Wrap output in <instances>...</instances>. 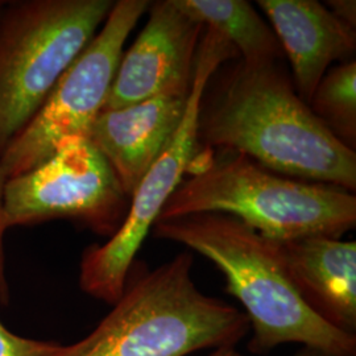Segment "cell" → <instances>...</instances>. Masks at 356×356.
Wrapping results in <instances>:
<instances>
[{"label":"cell","mask_w":356,"mask_h":356,"mask_svg":"<svg viewBox=\"0 0 356 356\" xmlns=\"http://www.w3.org/2000/svg\"><path fill=\"white\" fill-rule=\"evenodd\" d=\"M198 139L286 177L356 189L355 151L298 97L277 63L231 67L202 98Z\"/></svg>","instance_id":"6da1fadb"},{"label":"cell","mask_w":356,"mask_h":356,"mask_svg":"<svg viewBox=\"0 0 356 356\" xmlns=\"http://www.w3.org/2000/svg\"><path fill=\"white\" fill-rule=\"evenodd\" d=\"M159 239L178 243L210 260L226 279V292L242 304L252 337L248 348L266 354L285 343L330 356H356V335L316 316L296 291L275 241L242 220L204 213L157 220Z\"/></svg>","instance_id":"7a4b0ae2"},{"label":"cell","mask_w":356,"mask_h":356,"mask_svg":"<svg viewBox=\"0 0 356 356\" xmlns=\"http://www.w3.org/2000/svg\"><path fill=\"white\" fill-rule=\"evenodd\" d=\"M181 252L149 269L135 260L119 300L86 337L51 356H188L236 346L250 332L243 310L207 296Z\"/></svg>","instance_id":"3957f363"},{"label":"cell","mask_w":356,"mask_h":356,"mask_svg":"<svg viewBox=\"0 0 356 356\" xmlns=\"http://www.w3.org/2000/svg\"><path fill=\"white\" fill-rule=\"evenodd\" d=\"M157 220L218 213L234 216L264 238L342 239L356 226V197L327 184L286 177L242 153H198Z\"/></svg>","instance_id":"277c9868"},{"label":"cell","mask_w":356,"mask_h":356,"mask_svg":"<svg viewBox=\"0 0 356 356\" xmlns=\"http://www.w3.org/2000/svg\"><path fill=\"white\" fill-rule=\"evenodd\" d=\"M113 0H3L0 156L99 31Z\"/></svg>","instance_id":"5b68a950"},{"label":"cell","mask_w":356,"mask_h":356,"mask_svg":"<svg viewBox=\"0 0 356 356\" xmlns=\"http://www.w3.org/2000/svg\"><path fill=\"white\" fill-rule=\"evenodd\" d=\"M229 58H239L238 51L214 29L204 28L191 95L176 135L132 193L120 227L107 242L89 245L82 254L78 281L85 294L110 306L122 296L143 243L200 153L198 123L202 98L210 79Z\"/></svg>","instance_id":"8992f818"},{"label":"cell","mask_w":356,"mask_h":356,"mask_svg":"<svg viewBox=\"0 0 356 356\" xmlns=\"http://www.w3.org/2000/svg\"><path fill=\"white\" fill-rule=\"evenodd\" d=\"M149 6L148 0L115 1L102 28L0 156L7 178L42 164L66 138L88 136L91 124L104 110L128 36Z\"/></svg>","instance_id":"52a82bcc"},{"label":"cell","mask_w":356,"mask_h":356,"mask_svg":"<svg viewBox=\"0 0 356 356\" xmlns=\"http://www.w3.org/2000/svg\"><path fill=\"white\" fill-rule=\"evenodd\" d=\"M129 197L89 136H70L42 164L8 178L3 193L7 229L70 220L111 238L127 216Z\"/></svg>","instance_id":"ba28073f"},{"label":"cell","mask_w":356,"mask_h":356,"mask_svg":"<svg viewBox=\"0 0 356 356\" xmlns=\"http://www.w3.org/2000/svg\"><path fill=\"white\" fill-rule=\"evenodd\" d=\"M140 35L123 51L104 110L143 102L168 91H189L204 26L177 0L153 1Z\"/></svg>","instance_id":"9c48e42d"},{"label":"cell","mask_w":356,"mask_h":356,"mask_svg":"<svg viewBox=\"0 0 356 356\" xmlns=\"http://www.w3.org/2000/svg\"><path fill=\"white\" fill-rule=\"evenodd\" d=\"M191 90L168 91L126 107L103 110L91 124L90 140L113 166L129 198L176 135Z\"/></svg>","instance_id":"30bf717a"},{"label":"cell","mask_w":356,"mask_h":356,"mask_svg":"<svg viewBox=\"0 0 356 356\" xmlns=\"http://www.w3.org/2000/svg\"><path fill=\"white\" fill-rule=\"evenodd\" d=\"M256 4L289 57L294 89L309 104L331 65L353 58L355 28L344 24L316 0H259Z\"/></svg>","instance_id":"8fae6325"},{"label":"cell","mask_w":356,"mask_h":356,"mask_svg":"<svg viewBox=\"0 0 356 356\" xmlns=\"http://www.w3.org/2000/svg\"><path fill=\"white\" fill-rule=\"evenodd\" d=\"M306 306L331 327L356 335V242L312 236L276 242Z\"/></svg>","instance_id":"7c38bea8"},{"label":"cell","mask_w":356,"mask_h":356,"mask_svg":"<svg viewBox=\"0 0 356 356\" xmlns=\"http://www.w3.org/2000/svg\"><path fill=\"white\" fill-rule=\"evenodd\" d=\"M178 6L227 40L245 64L277 63L282 57L273 29L244 0H177Z\"/></svg>","instance_id":"4fadbf2b"},{"label":"cell","mask_w":356,"mask_h":356,"mask_svg":"<svg viewBox=\"0 0 356 356\" xmlns=\"http://www.w3.org/2000/svg\"><path fill=\"white\" fill-rule=\"evenodd\" d=\"M334 136L351 148L356 141V61L329 69L309 103Z\"/></svg>","instance_id":"5bb4252c"},{"label":"cell","mask_w":356,"mask_h":356,"mask_svg":"<svg viewBox=\"0 0 356 356\" xmlns=\"http://www.w3.org/2000/svg\"><path fill=\"white\" fill-rule=\"evenodd\" d=\"M56 341H44L19 335L0 319V356H51L58 347Z\"/></svg>","instance_id":"9a60e30c"},{"label":"cell","mask_w":356,"mask_h":356,"mask_svg":"<svg viewBox=\"0 0 356 356\" xmlns=\"http://www.w3.org/2000/svg\"><path fill=\"white\" fill-rule=\"evenodd\" d=\"M7 176L0 166V304L7 305L10 302V286L7 280V267H6V245L4 239L7 234V226L3 211V193L7 182Z\"/></svg>","instance_id":"2e32d148"},{"label":"cell","mask_w":356,"mask_h":356,"mask_svg":"<svg viewBox=\"0 0 356 356\" xmlns=\"http://www.w3.org/2000/svg\"><path fill=\"white\" fill-rule=\"evenodd\" d=\"M327 8L344 24L355 28L356 3L355 0H330L327 1Z\"/></svg>","instance_id":"e0dca14e"},{"label":"cell","mask_w":356,"mask_h":356,"mask_svg":"<svg viewBox=\"0 0 356 356\" xmlns=\"http://www.w3.org/2000/svg\"><path fill=\"white\" fill-rule=\"evenodd\" d=\"M209 356H244L242 353H239L235 346H223L218 347ZM292 356H330L319 350L312 348V347H302L297 353H294Z\"/></svg>","instance_id":"ac0fdd59"},{"label":"cell","mask_w":356,"mask_h":356,"mask_svg":"<svg viewBox=\"0 0 356 356\" xmlns=\"http://www.w3.org/2000/svg\"><path fill=\"white\" fill-rule=\"evenodd\" d=\"M1 3H3V0H0V4H1Z\"/></svg>","instance_id":"d6986e66"}]
</instances>
